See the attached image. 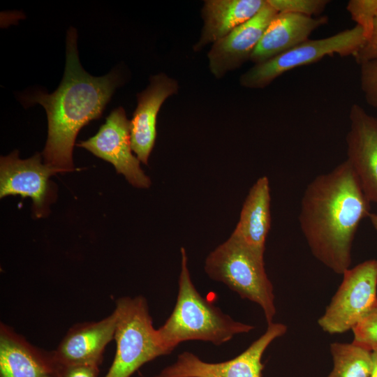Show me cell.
Here are the masks:
<instances>
[{
    "label": "cell",
    "mask_w": 377,
    "mask_h": 377,
    "mask_svg": "<svg viewBox=\"0 0 377 377\" xmlns=\"http://www.w3.org/2000/svg\"><path fill=\"white\" fill-rule=\"evenodd\" d=\"M358 65L377 60V17L370 38L353 57Z\"/></svg>",
    "instance_id": "cell-24"
},
{
    "label": "cell",
    "mask_w": 377,
    "mask_h": 377,
    "mask_svg": "<svg viewBox=\"0 0 377 377\" xmlns=\"http://www.w3.org/2000/svg\"><path fill=\"white\" fill-rule=\"evenodd\" d=\"M51 353H43L3 325L0 330V377H59Z\"/></svg>",
    "instance_id": "cell-16"
},
{
    "label": "cell",
    "mask_w": 377,
    "mask_h": 377,
    "mask_svg": "<svg viewBox=\"0 0 377 377\" xmlns=\"http://www.w3.org/2000/svg\"><path fill=\"white\" fill-rule=\"evenodd\" d=\"M116 309L119 313L114 337L117 349L105 377H130L147 362L167 353L159 343L142 296L121 298Z\"/></svg>",
    "instance_id": "cell-5"
},
{
    "label": "cell",
    "mask_w": 377,
    "mask_h": 377,
    "mask_svg": "<svg viewBox=\"0 0 377 377\" xmlns=\"http://www.w3.org/2000/svg\"><path fill=\"white\" fill-rule=\"evenodd\" d=\"M330 353L333 368L327 377H369L371 351L353 342L332 343Z\"/></svg>",
    "instance_id": "cell-19"
},
{
    "label": "cell",
    "mask_w": 377,
    "mask_h": 377,
    "mask_svg": "<svg viewBox=\"0 0 377 377\" xmlns=\"http://www.w3.org/2000/svg\"><path fill=\"white\" fill-rule=\"evenodd\" d=\"M205 271L242 299L258 304L267 325L276 314L274 288L265 269L263 255L232 237L218 246L206 258Z\"/></svg>",
    "instance_id": "cell-4"
},
{
    "label": "cell",
    "mask_w": 377,
    "mask_h": 377,
    "mask_svg": "<svg viewBox=\"0 0 377 377\" xmlns=\"http://www.w3.org/2000/svg\"><path fill=\"white\" fill-rule=\"evenodd\" d=\"M59 172L56 168L43 164L40 155L35 154L30 158L22 160L14 151L1 157L0 197L20 195L32 199L37 212L45 202L48 191L49 177Z\"/></svg>",
    "instance_id": "cell-14"
},
{
    "label": "cell",
    "mask_w": 377,
    "mask_h": 377,
    "mask_svg": "<svg viewBox=\"0 0 377 377\" xmlns=\"http://www.w3.org/2000/svg\"><path fill=\"white\" fill-rule=\"evenodd\" d=\"M369 219L372 226L377 231V214L371 212L369 216Z\"/></svg>",
    "instance_id": "cell-27"
},
{
    "label": "cell",
    "mask_w": 377,
    "mask_h": 377,
    "mask_svg": "<svg viewBox=\"0 0 377 377\" xmlns=\"http://www.w3.org/2000/svg\"><path fill=\"white\" fill-rule=\"evenodd\" d=\"M119 313L72 327L57 349L52 352L55 362L62 366L94 365L99 367L107 344L114 337Z\"/></svg>",
    "instance_id": "cell-12"
},
{
    "label": "cell",
    "mask_w": 377,
    "mask_h": 377,
    "mask_svg": "<svg viewBox=\"0 0 377 377\" xmlns=\"http://www.w3.org/2000/svg\"><path fill=\"white\" fill-rule=\"evenodd\" d=\"M266 0H207L202 9L203 28L195 51L214 43L253 17Z\"/></svg>",
    "instance_id": "cell-18"
},
{
    "label": "cell",
    "mask_w": 377,
    "mask_h": 377,
    "mask_svg": "<svg viewBox=\"0 0 377 377\" xmlns=\"http://www.w3.org/2000/svg\"><path fill=\"white\" fill-rule=\"evenodd\" d=\"M119 84L114 71L94 77L83 69L78 57L77 31L71 27L66 35L64 74L59 87L52 94L37 91L24 98L26 105L40 104L47 113L48 133L43 151L45 164L59 172L73 170V149L78 132L101 117Z\"/></svg>",
    "instance_id": "cell-2"
},
{
    "label": "cell",
    "mask_w": 377,
    "mask_h": 377,
    "mask_svg": "<svg viewBox=\"0 0 377 377\" xmlns=\"http://www.w3.org/2000/svg\"><path fill=\"white\" fill-rule=\"evenodd\" d=\"M352 330L354 343L371 351L377 348V305Z\"/></svg>",
    "instance_id": "cell-22"
},
{
    "label": "cell",
    "mask_w": 377,
    "mask_h": 377,
    "mask_svg": "<svg viewBox=\"0 0 377 377\" xmlns=\"http://www.w3.org/2000/svg\"><path fill=\"white\" fill-rule=\"evenodd\" d=\"M278 13H292L318 17L325 10L328 0H267Z\"/></svg>",
    "instance_id": "cell-21"
},
{
    "label": "cell",
    "mask_w": 377,
    "mask_h": 377,
    "mask_svg": "<svg viewBox=\"0 0 377 377\" xmlns=\"http://www.w3.org/2000/svg\"><path fill=\"white\" fill-rule=\"evenodd\" d=\"M286 331V325L272 323L244 351L225 362H204L195 354L185 351L178 355L175 363L153 377H262L263 353L272 341Z\"/></svg>",
    "instance_id": "cell-8"
},
{
    "label": "cell",
    "mask_w": 377,
    "mask_h": 377,
    "mask_svg": "<svg viewBox=\"0 0 377 377\" xmlns=\"http://www.w3.org/2000/svg\"><path fill=\"white\" fill-rule=\"evenodd\" d=\"M348 118L346 159L369 200L377 205V117L354 103Z\"/></svg>",
    "instance_id": "cell-10"
},
{
    "label": "cell",
    "mask_w": 377,
    "mask_h": 377,
    "mask_svg": "<svg viewBox=\"0 0 377 377\" xmlns=\"http://www.w3.org/2000/svg\"><path fill=\"white\" fill-rule=\"evenodd\" d=\"M325 15L309 17L292 13H279L265 31L250 61L265 62L309 40L318 28L328 22Z\"/></svg>",
    "instance_id": "cell-15"
},
{
    "label": "cell",
    "mask_w": 377,
    "mask_h": 377,
    "mask_svg": "<svg viewBox=\"0 0 377 377\" xmlns=\"http://www.w3.org/2000/svg\"><path fill=\"white\" fill-rule=\"evenodd\" d=\"M270 188L267 177L258 178L243 203L237 224L230 237L264 256L271 226Z\"/></svg>",
    "instance_id": "cell-17"
},
{
    "label": "cell",
    "mask_w": 377,
    "mask_h": 377,
    "mask_svg": "<svg viewBox=\"0 0 377 377\" xmlns=\"http://www.w3.org/2000/svg\"><path fill=\"white\" fill-rule=\"evenodd\" d=\"M372 367L369 377H377V348L371 351Z\"/></svg>",
    "instance_id": "cell-26"
},
{
    "label": "cell",
    "mask_w": 377,
    "mask_h": 377,
    "mask_svg": "<svg viewBox=\"0 0 377 377\" xmlns=\"http://www.w3.org/2000/svg\"><path fill=\"white\" fill-rule=\"evenodd\" d=\"M371 213V202L346 159L307 185L298 220L313 256L343 274L350 267L359 225Z\"/></svg>",
    "instance_id": "cell-1"
},
{
    "label": "cell",
    "mask_w": 377,
    "mask_h": 377,
    "mask_svg": "<svg viewBox=\"0 0 377 377\" xmlns=\"http://www.w3.org/2000/svg\"><path fill=\"white\" fill-rule=\"evenodd\" d=\"M346 8L356 25L362 29L366 40H368L377 17V0H350Z\"/></svg>",
    "instance_id": "cell-20"
},
{
    "label": "cell",
    "mask_w": 377,
    "mask_h": 377,
    "mask_svg": "<svg viewBox=\"0 0 377 377\" xmlns=\"http://www.w3.org/2000/svg\"><path fill=\"white\" fill-rule=\"evenodd\" d=\"M59 365V377H98V367L94 365Z\"/></svg>",
    "instance_id": "cell-25"
},
{
    "label": "cell",
    "mask_w": 377,
    "mask_h": 377,
    "mask_svg": "<svg viewBox=\"0 0 377 377\" xmlns=\"http://www.w3.org/2000/svg\"><path fill=\"white\" fill-rule=\"evenodd\" d=\"M177 90L176 80L160 73L151 76L147 89L137 94V108L130 121L131 145L145 165L155 145L157 114L163 102Z\"/></svg>",
    "instance_id": "cell-13"
},
{
    "label": "cell",
    "mask_w": 377,
    "mask_h": 377,
    "mask_svg": "<svg viewBox=\"0 0 377 377\" xmlns=\"http://www.w3.org/2000/svg\"><path fill=\"white\" fill-rule=\"evenodd\" d=\"M342 275L340 286L318 320L321 329L331 334L353 330L377 305V260L362 262Z\"/></svg>",
    "instance_id": "cell-7"
},
{
    "label": "cell",
    "mask_w": 377,
    "mask_h": 377,
    "mask_svg": "<svg viewBox=\"0 0 377 377\" xmlns=\"http://www.w3.org/2000/svg\"><path fill=\"white\" fill-rule=\"evenodd\" d=\"M181 272L177 301L170 316L156 329L159 343L170 354L182 342L202 341L220 346L254 327L238 322L203 297L193 285L184 247L180 249Z\"/></svg>",
    "instance_id": "cell-3"
},
{
    "label": "cell",
    "mask_w": 377,
    "mask_h": 377,
    "mask_svg": "<svg viewBox=\"0 0 377 377\" xmlns=\"http://www.w3.org/2000/svg\"><path fill=\"white\" fill-rule=\"evenodd\" d=\"M278 13L266 0L253 17L214 43L208 52L211 73L221 78L250 60L265 31Z\"/></svg>",
    "instance_id": "cell-11"
},
{
    "label": "cell",
    "mask_w": 377,
    "mask_h": 377,
    "mask_svg": "<svg viewBox=\"0 0 377 377\" xmlns=\"http://www.w3.org/2000/svg\"><path fill=\"white\" fill-rule=\"evenodd\" d=\"M363 31L355 25L324 38L311 40L265 62L255 64L242 75L240 84L249 89H263L276 78L295 68L317 62L326 56H353L365 43Z\"/></svg>",
    "instance_id": "cell-6"
},
{
    "label": "cell",
    "mask_w": 377,
    "mask_h": 377,
    "mask_svg": "<svg viewBox=\"0 0 377 377\" xmlns=\"http://www.w3.org/2000/svg\"><path fill=\"white\" fill-rule=\"evenodd\" d=\"M360 66V88L367 103L377 108V60L362 64Z\"/></svg>",
    "instance_id": "cell-23"
},
{
    "label": "cell",
    "mask_w": 377,
    "mask_h": 377,
    "mask_svg": "<svg viewBox=\"0 0 377 377\" xmlns=\"http://www.w3.org/2000/svg\"><path fill=\"white\" fill-rule=\"evenodd\" d=\"M77 146L112 163L116 171L122 174L135 187H149V178L140 168L139 159L131 151L130 121L123 108L112 110L98 133Z\"/></svg>",
    "instance_id": "cell-9"
}]
</instances>
